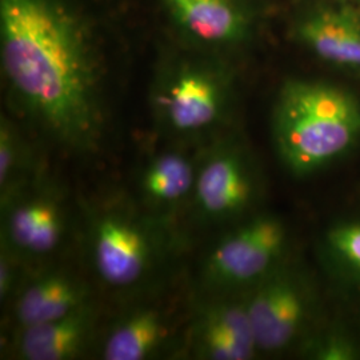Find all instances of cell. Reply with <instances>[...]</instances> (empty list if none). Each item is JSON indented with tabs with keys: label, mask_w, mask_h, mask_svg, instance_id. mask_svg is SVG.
Segmentation results:
<instances>
[{
	"label": "cell",
	"mask_w": 360,
	"mask_h": 360,
	"mask_svg": "<svg viewBox=\"0 0 360 360\" xmlns=\"http://www.w3.org/2000/svg\"><path fill=\"white\" fill-rule=\"evenodd\" d=\"M98 0H0L1 72L23 115L70 153L99 148L116 30Z\"/></svg>",
	"instance_id": "cell-1"
},
{
	"label": "cell",
	"mask_w": 360,
	"mask_h": 360,
	"mask_svg": "<svg viewBox=\"0 0 360 360\" xmlns=\"http://www.w3.org/2000/svg\"><path fill=\"white\" fill-rule=\"evenodd\" d=\"M360 136V102L321 80L291 79L278 94L272 138L284 166L307 175L346 154Z\"/></svg>",
	"instance_id": "cell-2"
},
{
	"label": "cell",
	"mask_w": 360,
	"mask_h": 360,
	"mask_svg": "<svg viewBox=\"0 0 360 360\" xmlns=\"http://www.w3.org/2000/svg\"><path fill=\"white\" fill-rule=\"evenodd\" d=\"M232 101L233 74L224 55L176 41L156 67L150 104L156 126L168 136L208 138L227 120Z\"/></svg>",
	"instance_id": "cell-3"
},
{
	"label": "cell",
	"mask_w": 360,
	"mask_h": 360,
	"mask_svg": "<svg viewBox=\"0 0 360 360\" xmlns=\"http://www.w3.org/2000/svg\"><path fill=\"white\" fill-rule=\"evenodd\" d=\"M176 41L227 56L250 44L259 32L257 0H158Z\"/></svg>",
	"instance_id": "cell-4"
},
{
	"label": "cell",
	"mask_w": 360,
	"mask_h": 360,
	"mask_svg": "<svg viewBox=\"0 0 360 360\" xmlns=\"http://www.w3.org/2000/svg\"><path fill=\"white\" fill-rule=\"evenodd\" d=\"M155 232L139 219L120 210L96 212L90 224V255L95 272L114 288L142 283L160 254Z\"/></svg>",
	"instance_id": "cell-5"
},
{
	"label": "cell",
	"mask_w": 360,
	"mask_h": 360,
	"mask_svg": "<svg viewBox=\"0 0 360 360\" xmlns=\"http://www.w3.org/2000/svg\"><path fill=\"white\" fill-rule=\"evenodd\" d=\"M285 229L279 219L259 217L224 236L207 257L205 276L215 287L263 279L283 252Z\"/></svg>",
	"instance_id": "cell-6"
},
{
	"label": "cell",
	"mask_w": 360,
	"mask_h": 360,
	"mask_svg": "<svg viewBox=\"0 0 360 360\" xmlns=\"http://www.w3.org/2000/svg\"><path fill=\"white\" fill-rule=\"evenodd\" d=\"M290 34L324 63L360 75V6L312 0L295 13Z\"/></svg>",
	"instance_id": "cell-7"
},
{
	"label": "cell",
	"mask_w": 360,
	"mask_h": 360,
	"mask_svg": "<svg viewBox=\"0 0 360 360\" xmlns=\"http://www.w3.org/2000/svg\"><path fill=\"white\" fill-rule=\"evenodd\" d=\"M30 181L1 198V245L18 257H47L65 238V207L50 190L31 188Z\"/></svg>",
	"instance_id": "cell-8"
},
{
	"label": "cell",
	"mask_w": 360,
	"mask_h": 360,
	"mask_svg": "<svg viewBox=\"0 0 360 360\" xmlns=\"http://www.w3.org/2000/svg\"><path fill=\"white\" fill-rule=\"evenodd\" d=\"M254 180L240 150L220 143L200 160L193 199L199 217L223 221L243 212L254 196Z\"/></svg>",
	"instance_id": "cell-9"
},
{
	"label": "cell",
	"mask_w": 360,
	"mask_h": 360,
	"mask_svg": "<svg viewBox=\"0 0 360 360\" xmlns=\"http://www.w3.org/2000/svg\"><path fill=\"white\" fill-rule=\"evenodd\" d=\"M245 304L260 351L287 347L304 321L303 294L294 279L283 274L264 276Z\"/></svg>",
	"instance_id": "cell-10"
},
{
	"label": "cell",
	"mask_w": 360,
	"mask_h": 360,
	"mask_svg": "<svg viewBox=\"0 0 360 360\" xmlns=\"http://www.w3.org/2000/svg\"><path fill=\"white\" fill-rule=\"evenodd\" d=\"M191 338L195 354L202 359L245 360L257 351L245 303L207 306L193 323Z\"/></svg>",
	"instance_id": "cell-11"
},
{
	"label": "cell",
	"mask_w": 360,
	"mask_h": 360,
	"mask_svg": "<svg viewBox=\"0 0 360 360\" xmlns=\"http://www.w3.org/2000/svg\"><path fill=\"white\" fill-rule=\"evenodd\" d=\"M95 326L91 303L65 316L22 328L19 354L27 360H68L77 358L87 345Z\"/></svg>",
	"instance_id": "cell-12"
},
{
	"label": "cell",
	"mask_w": 360,
	"mask_h": 360,
	"mask_svg": "<svg viewBox=\"0 0 360 360\" xmlns=\"http://www.w3.org/2000/svg\"><path fill=\"white\" fill-rule=\"evenodd\" d=\"M80 281L62 271H50L30 282L15 303V319L22 328L50 322L89 303Z\"/></svg>",
	"instance_id": "cell-13"
},
{
	"label": "cell",
	"mask_w": 360,
	"mask_h": 360,
	"mask_svg": "<svg viewBox=\"0 0 360 360\" xmlns=\"http://www.w3.org/2000/svg\"><path fill=\"white\" fill-rule=\"evenodd\" d=\"M199 163L180 151L155 155L143 168L139 188L147 205L168 211L193 196Z\"/></svg>",
	"instance_id": "cell-14"
},
{
	"label": "cell",
	"mask_w": 360,
	"mask_h": 360,
	"mask_svg": "<svg viewBox=\"0 0 360 360\" xmlns=\"http://www.w3.org/2000/svg\"><path fill=\"white\" fill-rule=\"evenodd\" d=\"M168 324L160 311L139 309L116 323L104 342L103 359L144 360L166 345Z\"/></svg>",
	"instance_id": "cell-15"
},
{
	"label": "cell",
	"mask_w": 360,
	"mask_h": 360,
	"mask_svg": "<svg viewBox=\"0 0 360 360\" xmlns=\"http://www.w3.org/2000/svg\"><path fill=\"white\" fill-rule=\"evenodd\" d=\"M26 143L8 119L0 123V191L1 198L28 183Z\"/></svg>",
	"instance_id": "cell-16"
},
{
	"label": "cell",
	"mask_w": 360,
	"mask_h": 360,
	"mask_svg": "<svg viewBox=\"0 0 360 360\" xmlns=\"http://www.w3.org/2000/svg\"><path fill=\"white\" fill-rule=\"evenodd\" d=\"M328 242L338 257L360 272V223L338 226L330 232Z\"/></svg>",
	"instance_id": "cell-17"
},
{
	"label": "cell",
	"mask_w": 360,
	"mask_h": 360,
	"mask_svg": "<svg viewBox=\"0 0 360 360\" xmlns=\"http://www.w3.org/2000/svg\"><path fill=\"white\" fill-rule=\"evenodd\" d=\"M16 255L7 245H1L0 254V299L7 300L13 295L16 282Z\"/></svg>",
	"instance_id": "cell-18"
},
{
	"label": "cell",
	"mask_w": 360,
	"mask_h": 360,
	"mask_svg": "<svg viewBox=\"0 0 360 360\" xmlns=\"http://www.w3.org/2000/svg\"><path fill=\"white\" fill-rule=\"evenodd\" d=\"M315 355L318 359H352L355 355V349L352 347V345L348 343L347 340L335 338V339H328L327 342L319 345V347L315 351Z\"/></svg>",
	"instance_id": "cell-19"
},
{
	"label": "cell",
	"mask_w": 360,
	"mask_h": 360,
	"mask_svg": "<svg viewBox=\"0 0 360 360\" xmlns=\"http://www.w3.org/2000/svg\"><path fill=\"white\" fill-rule=\"evenodd\" d=\"M345 1H348V3H352V4L360 6V0H345Z\"/></svg>",
	"instance_id": "cell-20"
}]
</instances>
